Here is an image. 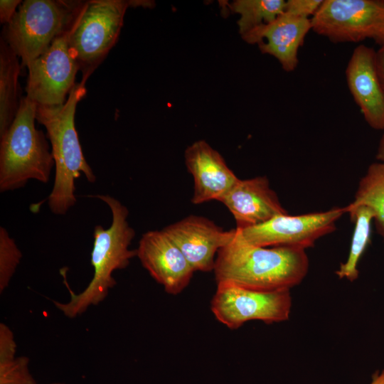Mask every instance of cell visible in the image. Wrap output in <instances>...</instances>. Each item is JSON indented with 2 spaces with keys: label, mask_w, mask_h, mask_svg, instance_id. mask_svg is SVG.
Segmentation results:
<instances>
[{
  "label": "cell",
  "mask_w": 384,
  "mask_h": 384,
  "mask_svg": "<svg viewBox=\"0 0 384 384\" xmlns=\"http://www.w3.org/2000/svg\"><path fill=\"white\" fill-rule=\"evenodd\" d=\"M376 51L366 45L353 51L346 69L349 91L368 124L384 129V89L376 66Z\"/></svg>",
  "instance_id": "obj_13"
},
{
  "label": "cell",
  "mask_w": 384,
  "mask_h": 384,
  "mask_svg": "<svg viewBox=\"0 0 384 384\" xmlns=\"http://www.w3.org/2000/svg\"><path fill=\"white\" fill-rule=\"evenodd\" d=\"M323 0H288L285 2L284 12L292 16L310 18L319 9Z\"/></svg>",
  "instance_id": "obj_23"
},
{
  "label": "cell",
  "mask_w": 384,
  "mask_h": 384,
  "mask_svg": "<svg viewBox=\"0 0 384 384\" xmlns=\"http://www.w3.org/2000/svg\"><path fill=\"white\" fill-rule=\"evenodd\" d=\"M375 60L378 76L384 89V46L376 51Z\"/></svg>",
  "instance_id": "obj_25"
},
{
  "label": "cell",
  "mask_w": 384,
  "mask_h": 384,
  "mask_svg": "<svg viewBox=\"0 0 384 384\" xmlns=\"http://www.w3.org/2000/svg\"><path fill=\"white\" fill-rule=\"evenodd\" d=\"M85 3L82 1L69 24L27 68L26 97L38 105H63L76 85L79 68L70 50V37Z\"/></svg>",
  "instance_id": "obj_7"
},
{
  "label": "cell",
  "mask_w": 384,
  "mask_h": 384,
  "mask_svg": "<svg viewBox=\"0 0 384 384\" xmlns=\"http://www.w3.org/2000/svg\"><path fill=\"white\" fill-rule=\"evenodd\" d=\"M137 256L151 277L170 294L181 293L188 285L195 272L164 230L144 233L139 242Z\"/></svg>",
  "instance_id": "obj_11"
},
{
  "label": "cell",
  "mask_w": 384,
  "mask_h": 384,
  "mask_svg": "<svg viewBox=\"0 0 384 384\" xmlns=\"http://www.w3.org/2000/svg\"><path fill=\"white\" fill-rule=\"evenodd\" d=\"M21 2L19 0L0 1V21L1 23L6 25L11 21L16 12V8H18Z\"/></svg>",
  "instance_id": "obj_24"
},
{
  "label": "cell",
  "mask_w": 384,
  "mask_h": 384,
  "mask_svg": "<svg viewBox=\"0 0 384 384\" xmlns=\"http://www.w3.org/2000/svg\"><path fill=\"white\" fill-rule=\"evenodd\" d=\"M185 165L194 181L193 204L218 201L239 179L220 154L206 141L198 140L184 153Z\"/></svg>",
  "instance_id": "obj_16"
},
{
  "label": "cell",
  "mask_w": 384,
  "mask_h": 384,
  "mask_svg": "<svg viewBox=\"0 0 384 384\" xmlns=\"http://www.w3.org/2000/svg\"><path fill=\"white\" fill-rule=\"evenodd\" d=\"M311 30L334 43L372 39L384 46V0H323Z\"/></svg>",
  "instance_id": "obj_8"
},
{
  "label": "cell",
  "mask_w": 384,
  "mask_h": 384,
  "mask_svg": "<svg viewBox=\"0 0 384 384\" xmlns=\"http://www.w3.org/2000/svg\"><path fill=\"white\" fill-rule=\"evenodd\" d=\"M345 213L344 207H335L298 215L281 214L262 224L237 229L246 241L255 245L306 250L320 238L334 232L336 223Z\"/></svg>",
  "instance_id": "obj_10"
},
{
  "label": "cell",
  "mask_w": 384,
  "mask_h": 384,
  "mask_svg": "<svg viewBox=\"0 0 384 384\" xmlns=\"http://www.w3.org/2000/svg\"><path fill=\"white\" fill-rule=\"evenodd\" d=\"M219 201L232 213L238 229L260 225L276 215L287 213L266 176L239 178Z\"/></svg>",
  "instance_id": "obj_14"
},
{
  "label": "cell",
  "mask_w": 384,
  "mask_h": 384,
  "mask_svg": "<svg viewBox=\"0 0 384 384\" xmlns=\"http://www.w3.org/2000/svg\"><path fill=\"white\" fill-rule=\"evenodd\" d=\"M210 308L218 321L230 329H237L251 320L266 324L287 320L292 297L289 290L261 292L221 282L217 284Z\"/></svg>",
  "instance_id": "obj_9"
},
{
  "label": "cell",
  "mask_w": 384,
  "mask_h": 384,
  "mask_svg": "<svg viewBox=\"0 0 384 384\" xmlns=\"http://www.w3.org/2000/svg\"><path fill=\"white\" fill-rule=\"evenodd\" d=\"M14 335L4 323L0 324V384H36L29 372V360L16 357Z\"/></svg>",
  "instance_id": "obj_20"
},
{
  "label": "cell",
  "mask_w": 384,
  "mask_h": 384,
  "mask_svg": "<svg viewBox=\"0 0 384 384\" xmlns=\"http://www.w3.org/2000/svg\"><path fill=\"white\" fill-rule=\"evenodd\" d=\"M370 384H384V369L381 371L377 370L373 374Z\"/></svg>",
  "instance_id": "obj_26"
},
{
  "label": "cell",
  "mask_w": 384,
  "mask_h": 384,
  "mask_svg": "<svg viewBox=\"0 0 384 384\" xmlns=\"http://www.w3.org/2000/svg\"><path fill=\"white\" fill-rule=\"evenodd\" d=\"M82 1L26 0L11 21L3 28L2 36L28 65L41 55L69 24Z\"/></svg>",
  "instance_id": "obj_5"
},
{
  "label": "cell",
  "mask_w": 384,
  "mask_h": 384,
  "mask_svg": "<svg viewBox=\"0 0 384 384\" xmlns=\"http://www.w3.org/2000/svg\"><path fill=\"white\" fill-rule=\"evenodd\" d=\"M216 256L213 272L218 283H231L261 292L289 290L309 270L305 250L261 247L246 241L240 230Z\"/></svg>",
  "instance_id": "obj_1"
},
{
  "label": "cell",
  "mask_w": 384,
  "mask_h": 384,
  "mask_svg": "<svg viewBox=\"0 0 384 384\" xmlns=\"http://www.w3.org/2000/svg\"><path fill=\"white\" fill-rule=\"evenodd\" d=\"M344 208L346 213H349L351 220L355 223V227L348 258L344 263L340 265L336 274L340 279L353 282L358 277V264L370 241L371 221L374 219V213L365 206Z\"/></svg>",
  "instance_id": "obj_18"
},
{
  "label": "cell",
  "mask_w": 384,
  "mask_h": 384,
  "mask_svg": "<svg viewBox=\"0 0 384 384\" xmlns=\"http://www.w3.org/2000/svg\"><path fill=\"white\" fill-rule=\"evenodd\" d=\"M22 254L8 231L0 228V292L9 286L20 263Z\"/></svg>",
  "instance_id": "obj_22"
},
{
  "label": "cell",
  "mask_w": 384,
  "mask_h": 384,
  "mask_svg": "<svg viewBox=\"0 0 384 384\" xmlns=\"http://www.w3.org/2000/svg\"><path fill=\"white\" fill-rule=\"evenodd\" d=\"M376 159L384 163V134L382 136L378 148Z\"/></svg>",
  "instance_id": "obj_27"
},
{
  "label": "cell",
  "mask_w": 384,
  "mask_h": 384,
  "mask_svg": "<svg viewBox=\"0 0 384 384\" xmlns=\"http://www.w3.org/2000/svg\"><path fill=\"white\" fill-rule=\"evenodd\" d=\"M129 6L131 1H86L69 43L82 82H86L116 43Z\"/></svg>",
  "instance_id": "obj_6"
},
{
  "label": "cell",
  "mask_w": 384,
  "mask_h": 384,
  "mask_svg": "<svg viewBox=\"0 0 384 384\" xmlns=\"http://www.w3.org/2000/svg\"><path fill=\"white\" fill-rule=\"evenodd\" d=\"M18 57L1 36L0 39V137L14 121L20 105L18 98Z\"/></svg>",
  "instance_id": "obj_17"
},
{
  "label": "cell",
  "mask_w": 384,
  "mask_h": 384,
  "mask_svg": "<svg viewBox=\"0 0 384 384\" xmlns=\"http://www.w3.org/2000/svg\"><path fill=\"white\" fill-rule=\"evenodd\" d=\"M93 197L102 200L109 206L112 220L107 229L100 225L94 228L90 260L94 274L87 287L76 294L65 282L70 294V300L66 303L53 301L56 308L70 319L81 315L90 306L102 302L110 289L117 284L112 276L114 271L126 268L131 259L137 256V250L129 249L135 231L127 220L129 215L127 207L109 195Z\"/></svg>",
  "instance_id": "obj_3"
},
{
  "label": "cell",
  "mask_w": 384,
  "mask_h": 384,
  "mask_svg": "<svg viewBox=\"0 0 384 384\" xmlns=\"http://www.w3.org/2000/svg\"><path fill=\"white\" fill-rule=\"evenodd\" d=\"M311 30V18H299L285 12L271 23L262 25L242 36L250 44H257L260 51L274 56L286 72L298 65V51Z\"/></svg>",
  "instance_id": "obj_15"
},
{
  "label": "cell",
  "mask_w": 384,
  "mask_h": 384,
  "mask_svg": "<svg viewBox=\"0 0 384 384\" xmlns=\"http://www.w3.org/2000/svg\"><path fill=\"white\" fill-rule=\"evenodd\" d=\"M37 104L26 96L20 100L17 114L0 137V191L24 186L31 179L50 180L55 166L44 133L35 127Z\"/></svg>",
  "instance_id": "obj_4"
},
{
  "label": "cell",
  "mask_w": 384,
  "mask_h": 384,
  "mask_svg": "<svg viewBox=\"0 0 384 384\" xmlns=\"http://www.w3.org/2000/svg\"><path fill=\"white\" fill-rule=\"evenodd\" d=\"M194 271H213L218 251L233 239L236 230H225L213 221L190 215L163 229Z\"/></svg>",
  "instance_id": "obj_12"
},
{
  "label": "cell",
  "mask_w": 384,
  "mask_h": 384,
  "mask_svg": "<svg viewBox=\"0 0 384 384\" xmlns=\"http://www.w3.org/2000/svg\"><path fill=\"white\" fill-rule=\"evenodd\" d=\"M365 206L373 210L378 233L384 239V163H373L361 179L354 201L346 207Z\"/></svg>",
  "instance_id": "obj_19"
},
{
  "label": "cell",
  "mask_w": 384,
  "mask_h": 384,
  "mask_svg": "<svg viewBox=\"0 0 384 384\" xmlns=\"http://www.w3.org/2000/svg\"><path fill=\"white\" fill-rule=\"evenodd\" d=\"M284 0H235L230 9L240 15L238 21L241 36L262 25L271 23L284 13Z\"/></svg>",
  "instance_id": "obj_21"
},
{
  "label": "cell",
  "mask_w": 384,
  "mask_h": 384,
  "mask_svg": "<svg viewBox=\"0 0 384 384\" xmlns=\"http://www.w3.org/2000/svg\"><path fill=\"white\" fill-rule=\"evenodd\" d=\"M85 82L76 84L63 105H38L36 119L45 127L55 162V179L48 204L55 215H65L76 203L75 181L83 174L94 183L95 174L87 162L75 125L78 103L86 94Z\"/></svg>",
  "instance_id": "obj_2"
},
{
  "label": "cell",
  "mask_w": 384,
  "mask_h": 384,
  "mask_svg": "<svg viewBox=\"0 0 384 384\" xmlns=\"http://www.w3.org/2000/svg\"><path fill=\"white\" fill-rule=\"evenodd\" d=\"M52 384H63V383H52Z\"/></svg>",
  "instance_id": "obj_28"
}]
</instances>
